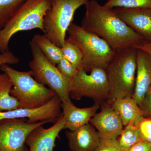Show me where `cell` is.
<instances>
[{"label": "cell", "instance_id": "obj_1", "mask_svg": "<svg viewBox=\"0 0 151 151\" xmlns=\"http://www.w3.org/2000/svg\"><path fill=\"white\" fill-rule=\"evenodd\" d=\"M81 22V27L105 40L116 52L136 48L145 41L142 37L119 17L113 9L89 0Z\"/></svg>", "mask_w": 151, "mask_h": 151}, {"label": "cell", "instance_id": "obj_2", "mask_svg": "<svg viewBox=\"0 0 151 151\" xmlns=\"http://www.w3.org/2000/svg\"><path fill=\"white\" fill-rule=\"evenodd\" d=\"M137 49L131 48L116 52L105 69L110 87L107 103L111 104L118 98L133 96L137 72Z\"/></svg>", "mask_w": 151, "mask_h": 151}, {"label": "cell", "instance_id": "obj_3", "mask_svg": "<svg viewBox=\"0 0 151 151\" xmlns=\"http://www.w3.org/2000/svg\"><path fill=\"white\" fill-rule=\"evenodd\" d=\"M0 69L8 75L12 83L11 94L18 100L19 108H40L57 95L51 89L37 81L33 77L30 70L19 71L8 64L1 65Z\"/></svg>", "mask_w": 151, "mask_h": 151}, {"label": "cell", "instance_id": "obj_4", "mask_svg": "<svg viewBox=\"0 0 151 151\" xmlns=\"http://www.w3.org/2000/svg\"><path fill=\"white\" fill-rule=\"evenodd\" d=\"M68 39L77 45L82 53V66L86 72L93 68L106 69L116 53L105 40L72 22L68 30Z\"/></svg>", "mask_w": 151, "mask_h": 151}, {"label": "cell", "instance_id": "obj_5", "mask_svg": "<svg viewBox=\"0 0 151 151\" xmlns=\"http://www.w3.org/2000/svg\"><path fill=\"white\" fill-rule=\"evenodd\" d=\"M50 0H27L0 30V52L9 50L11 38L19 32L38 29L44 33L43 19Z\"/></svg>", "mask_w": 151, "mask_h": 151}, {"label": "cell", "instance_id": "obj_6", "mask_svg": "<svg viewBox=\"0 0 151 151\" xmlns=\"http://www.w3.org/2000/svg\"><path fill=\"white\" fill-rule=\"evenodd\" d=\"M89 0H50V6L43 19L44 34L61 47L75 12Z\"/></svg>", "mask_w": 151, "mask_h": 151}, {"label": "cell", "instance_id": "obj_7", "mask_svg": "<svg viewBox=\"0 0 151 151\" xmlns=\"http://www.w3.org/2000/svg\"><path fill=\"white\" fill-rule=\"evenodd\" d=\"M32 59L29 66L33 78L56 93L61 101L70 100V93L73 80L68 79L45 56L32 40L29 42Z\"/></svg>", "mask_w": 151, "mask_h": 151}, {"label": "cell", "instance_id": "obj_8", "mask_svg": "<svg viewBox=\"0 0 151 151\" xmlns=\"http://www.w3.org/2000/svg\"><path fill=\"white\" fill-rule=\"evenodd\" d=\"M110 87L106 71L101 68H95L88 74L82 68L78 70L73 80L70 98L80 100L83 97L92 98L95 103L108 101Z\"/></svg>", "mask_w": 151, "mask_h": 151}, {"label": "cell", "instance_id": "obj_9", "mask_svg": "<svg viewBox=\"0 0 151 151\" xmlns=\"http://www.w3.org/2000/svg\"><path fill=\"white\" fill-rule=\"evenodd\" d=\"M49 123H31L26 119L0 120V151H29L26 140L30 133Z\"/></svg>", "mask_w": 151, "mask_h": 151}, {"label": "cell", "instance_id": "obj_10", "mask_svg": "<svg viewBox=\"0 0 151 151\" xmlns=\"http://www.w3.org/2000/svg\"><path fill=\"white\" fill-rule=\"evenodd\" d=\"M61 103V100L56 95L46 105L36 109L18 108L0 111V120L27 119L31 123L48 121L54 124L62 113Z\"/></svg>", "mask_w": 151, "mask_h": 151}, {"label": "cell", "instance_id": "obj_11", "mask_svg": "<svg viewBox=\"0 0 151 151\" xmlns=\"http://www.w3.org/2000/svg\"><path fill=\"white\" fill-rule=\"evenodd\" d=\"M63 113L52 127L45 129L43 125L39 126L30 133L26 140L29 151H53L55 141L65 125Z\"/></svg>", "mask_w": 151, "mask_h": 151}, {"label": "cell", "instance_id": "obj_12", "mask_svg": "<svg viewBox=\"0 0 151 151\" xmlns=\"http://www.w3.org/2000/svg\"><path fill=\"white\" fill-rule=\"evenodd\" d=\"M98 131L101 139H117L123 129V124L119 114L108 103L103 105L100 112L90 120Z\"/></svg>", "mask_w": 151, "mask_h": 151}, {"label": "cell", "instance_id": "obj_13", "mask_svg": "<svg viewBox=\"0 0 151 151\" xmlns=\"http://www.w3.org/2000/svg\"><path fill=\"white\" fill-rule=\"evenodd\" d=\"M113 9L117 15L145 41L151 43V8Z\"/></svg>", "mask_w": 151, "mask_h": 151}, {"label": "cell", "instance_id": "obj_14", "mask_svg": "<svg viewBox=\"0 0 151 151\" xmlns=\"http://www.w3.org/2000/svg\"><path fill=\"white\" fill-rule=\"evenodd\" d=\"M70 151H96L101 139L91 124L65 132Z\"/></svg>", "mask_w": 151, "mask_h": 151}, {"label": "cell", "instance_id": "obj_15", "mask_svg": "<svg viewBox=\"0 0 151 151\" xmlns=\"http://www.w3.org/2000/svg\"><path fill=\"white\" fill-rule=\"evenodd\" d=\"M151 86V58L137 49V72L134 90L132 97L141 108L145 95Z\"/></svg>", "mask_w": 151, "mask_h": 151}, {"label": "cell", "instance_id": "obj_16", "mask_svg": "<svg viewBox=\"0 0 151 151\" xmlns=\"http://www.w3.org/2000/svg\"><path fill=\"white\" fill-rule=\"evenodd\" d=\"M61 109L65 119L64 129L73 131L89 124L100 107V104L95 103L88 108H78L70 100L62 101Z\"/></svg>", "mask_w": 151, "mask_h": 151}, {"label": "cell", "instance_id": "obj_17", "mask_svg": "<svg viewBox=\"0 0 151 151\" xmlns=\"http://www.w3.org/2000/svg\"><path fill=\"white\" fill-rule=\"evenodd\" d=\"M111 106L119 114L123 126H127L132 120H137L143 116L142 109L132 96L118 98Z\"/></svg>", "mask_w": 151, "mask_h": 151}, {"label": "cell", "instance_id": "obj_18", "mask_svg": "<svg viewBox=\"0 0 151 151\" xmlns=\"http://www.w3.org/2000/svg\"><path fill=\"white\" fill-rule=\"evenodd\" d=\"M32 40L36 44L46 58L54 65H57L63 58L61 47L53 43L45 35L36 34Z\"/></svg>", "mask_w": 151, "mask_h": 151}, {"label": "cell", "instance_id": "obj_19", "mask_svg": "<svg viewBox=\"0 0 151 151\" xmlns=\"http://www.w3.org/2000/svg\"><path fill=\"white\" fill-rule=\"evenodd\" d=\"M12 83L6 73H0V111L14 110L19 108L18 100L11 94Z\"/></svg>", "mask_w": 151, "mask_h": 151}, {"label": "cell", "instance_id": "obj_20", "mask_svg": "<svg viewBox=\"0 0 151 151\" xmlns=\"http://www.w3.org/2000/svg\"><path fill=\"white\" fill-rule=\"evenodd\" d=\"M136 120H132L122 130L117 139L119 145L124 151H127L132 146L141 140L140 134L135 124Z\"/></svg>", "mask_w": 151, "mask_h": 151}, {"label": "cell", "instance_id": "obj_21", "mask_svg": "<svg viewBox=\"0 0 151 151\" xmlns=\"http://www.w3.org/2000/svg\"><path fill=\"white\" fill-rule=\"evenodd\" d=\"M27 0H0V30Z\"/></svg>", "mask_w": 151, "mask_h": 151}, {"label": "cell", "instance_id": "obj_22", "mask_svg": "<svg viewBox=\"0 0 151 151\" xmlns=\"http://www.w3.org/2000/svg\"><path fill=\"white\" fill-rule=\"evenodd\" d=\"M61 50L63 58L78 69L82 68L83 56L82 53L78 47L75 44L68 39H65V43L61 47Z\"/></svg>", "mask_w": 151, "mask_h": 151}, {"label": "cell", "instance_id": "obj_23", "mask_svg": "<svg viewBox=\"0 0 151 151\" xmlns=\"http://www.w3.org/2000/svg\"><path fill=\"white\" fill-rule=\"evenodd\" d=\"M103 6L110 9L151 8V0H108Z\"/></svg>", "mask_w": 151, "mask_h": 151}, {"label": "cell", "instance_id": "obj_24", "mask_svg": "<svg viewBox=\"0 0 151 151\" xmlns=\"http://www.w3.org/2000/svg\"><path fill=\"white\" fill-rule=\"evenodd\" d=\"M140 134L141 140L151 143V118L142 116L135 121Z\"/></svg>", "mask_w": 151, "mask_h": 151}, {"label": "cell", "instance_id": "obj_25", "mask_svg": "<svg viewBox=\"0 0 151 151\" xmlns=\"http://www.w3.org/2000/svg\"><path fill=\"white\" fill-rule=\"evenodd\" d=\"M56 66L63 75L66 78L72 80L77 75L79 70L63 57Z\"/></svg>", "mask_w": 151, "mask_h": 151}, {"label": "cell", "instance_id": "obj_26", "mask_svg": "<svg viewBox=\"0 0 151 151\" xmlns=\"http://www.w3.org/2000/svg\"><path fill=\"white\" fill-rule=\"evenodd\" d=\"M96 151H125L119 145L117 139H101Z\"/></svg>", "mask_w": 151, "mask_h": 151}, {"label": "cell", "instance_id": "obj_27", "mask_svg": "<svg viewBox=\"0 0 151 151\" xmlns=\"http://www.w3.org/2000/svg\"><path fill=\"white\" fill-rule=\"evenodd\" d=\"M19 61L20 59L18 58L10 51L9 50L0 54V66L4 64L15 65Z\"/></svg>", "mask_w": 151, "mask_h": 151}, {"label": "cell", "instance_id": "obj_28", "mask_svg": "<svg viewBox=\"0 0 151 151\" xmlns=\"http://www.w3.org/2000/svg\"><path fill=\"white\" fill-rule=\"evenodd\" d=\"M141 109L145 117L151 116V86L145 95Z\"/></svg>", "mask_w": 151, "mask_h": 151}, {"label": "cell", "instance_id": "obj_29", "mask_svg": "<svg viewBox=\"0 0 151 151\" xmlns=\"http://www.w3.org/2000/svg\"><path fill=\"white\" fill-rule=\"evenodd\" d=\"M127 151H151V143L141 140Z\"/></svg>", "mask_w": 151, "mask_h": 151}, {"label": "cell", "instance_id": "obj_30", "mask_svg": "<svg viewBox=\"0 0 151 151\" xmlns=\"http://www.w3.org/2000/svg\"><path fill=\"white\" fill-rule=\"evenodd\" d=\"M136 48L145 51L151 58V43L150 42H147L145 41L140 45L137 47Z\"/></svg>", "mask_w": 151, "mask_h": 151}]
</instances>
